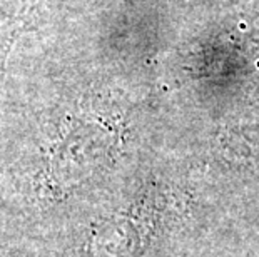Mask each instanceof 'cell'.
<instances>
[{
  "label": "cell",
  "instance_id": "cell-1",
  "mask_svg": "<svg viewBox=\"0 0 259 257\" xmlns=\"http://www.w3.org/2000/svg\"><path fill=\"white\" fill-rule=\"evenodd\" d=\"M4 0H0V79L4 75L5 69V56H7V32H5V9H4Z\"/></svg>",
  "mask_w": 259,
  "mask_h": 257
}]
</instances>
